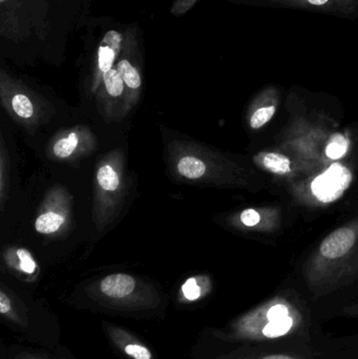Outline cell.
Masks as SVG:
<instances>
[{"label": "cell", "mask_w": 358, "mask_h": 359, "mask_svg": "<svg viewBox=\"0 0 358 359\" xmlns=\"http://www.w3.org/2000/svg\"><path fill=\"white\" fill-rule=\"evenodd\" d=\"M244 6L273 10L303 11L336 18L358 19V0H233Z\"/></svg>", "instance_id": "cell-1"}, {"label": "cell", "mask_w": 358, "mask_h": 359, "mask_svg": "<svg viewBox=\"0 0 358 359\" xmlns=\"http://www.w3.org/2000/svg\"><path fill=\"white\" fill-rule=\"evenodd\" d=\"M351 182L352 175L350 170L336 163L312 182L311 189L321 202L331 203L338 200L344 194Z\"/></svg>", "instance_id": "cell-2"}, {"label": "cell", "mask_w": 358, "mask_h": 359, "mask_svg": "<svg viewBox=\"0 0 358 359\" xmlns=\"http://www.w3.org/2000/svg\"><path fill=\"white\" fill-rule=\"evenodd\" d=\"M0 10L1 35L12 40L25 37V25H22L27 14L25 0H0Z\"/></svg>", "instance_id": "cell-3"}, {"label": "cell", "mask_w": 358, "mask_h": 359, "mask_svg": "<svg viewBox=\"0 0 358 359\" xmlns=\"http://www.w3.org/2000/svg\"><path fill=\"white\" fill-rule=\"evenodd\" d=\"M125 36L117 29H109L99 44L97 67L101 76L115 67L116 60L121 55Z\"/></svg>", "instance_id": "cell-4"}, {"label": "cell", "mask_w": 358, "mask_h": 359, "mask_svg": "<svg viewBox=\"0 0 358 359\" xmlns=\"http://www.w3.org/2000/svg\"><path fill=\"white\" fill-rule=\"evenodd\" d=\"M354 242V232L349 228H340V229L332 232L322 243V255L327 259H340L350 250Z\"/></svg>", "instance_id": "cell-5"}, {"label": "cell", "mask_w": 358, "mask_h": 359, "mask_svg": "<svg viewBox=\"0 0 358 359\" xmlns=\"http://www.w3.org/2000/svg\"><path fill=\"white\" fill-rule=\"evenodd\" d=\"M136 282L128 274H111L101 282V291L107 297H126L135 290Z\"/></svg>", "instance_id": "cell-6"}, {"label": "cell", "mask_w": 358, "mask_h": 359, "mask_svg": "<svg viewBox=\"0 0 358 359\" xmlns=\"http://www.w3.org/2000/svg\"><path fill=\"white\" fill-rule=\"evenodd\" d=\"M122 54L124 56L121 57V59H119L116 62L115 67L119 72L120 76L123 79L124 84L128 88H130V90H138L141 86V83H142L140 73H139L138 69L135 67L134 63L128 59V57H126L124 48H122Z\"/></svg>", "instance_id": "cell-7"}, {"label": "cell", "mask_w": 358, "mask_h": 359, "mask_svg": "<svg viewBox=\"0 0 358 359\" xmlns=\"http://www.w3.org/2000/svg\"><path fill=\"white\" fill-rule=\"evenodd\" d=\"M259 161L262 164L263 168H266L273 174L285 175L291 172L290 161L285 156L280 154L265 153L261 154Z\"/></svg>", "instance_id": "cell-8"}, {"label": "cell", "mask_w": 358, "mask_h": 359, "mask_svg": "<svg viewBox=\"0 0 358 359\" xmlns=\"http://www.w3.org/2000/svg\"><path fill=\"white\" fill-rule=\"evenodd\" d=\"M178 170L188 179L201 178L206 172V166L201 160L195 157H184L178 164Z\"/></svg>", "instance_id": "cell-9"}, {"label": "cell", "mask_w": 358, "mask_h": 359, "mask_svg": "<svg viewBox=\"0 0 358 359\" xmlns=\"http://www.w3.org/2000/svg\"><path fill=\"white\" fill-rule=\"evenodd\" d=\"M292 327H294V320L290 316H287V318L273 320V322L265 325L262 330V335L268 339L283 337L286 333L289 332Z\"/></svg>", "instance_id": "cell-10"}, {"label": "cell", "mask_w": 358, "mask_h": 359, "mask_svg": "<svg viewBox=\"0 0 358 359\" xmlns=\"http://www.w3.org/2000/svg\"><path fill=\"white\" fill-rule=\"evenodd\" d=\"M102 80L105 90L109 93V96L118 97L123 93L125 84L116 67L103 74Z\"/></svg>", "instance_id": "cell-11"}, {"label": "cell", "mask_w": 358, "mask_h": 359, "mask_svg": "<svg viewBox=\"0 0 358 359\" xmlns=\"http://www.w3.org/2000/svg\"><path fill=\"white\" fill-rule=\"evenodd\" d=\"M63 217L54 212L44 213L36 221V230L40 233H52L60 228L63 224Z\"/></svg>", "instance_id": "cell-12"}, {"label": "cell", "mask_w": 358, "mask_h": 359, "mask_svg": "<svg viewBox=\"0 0 358 359\" xmlns=\"http://www.w3.org/2000/svg\"><path fill=\"white\" fill-rule=\"evenodd\" d=\"M348 147V140L343 135L336 134L330 139L329 144L326 149V154L330 159H340L346 155Z\"/></svg>", "instance_id": "cell-13"}, {"label": "cell", "mask_w": 358, "mask_h": 359, "mask_svg": "<svg viewBox=\"0 0 358 359\" xmlns=\"http://www.w3.org/2000/svg\"><path fill=\"white\" fill-rule=\"evenodd\" d=\"M99 184L103 189L107 191H113L116 190L119 186V178L116 172H113L111 166L105 165L99 170L98 175H97Z\"/></svg>", "instance_id": "cell-14"}, {"label": "cell", "mask_w": 358, "mask_h": 359, "mask_svg": "<svg viewBox=\"0 0 358 359\" xmlns=\"http://www.w3.org/2000/svg\"><path fill=\"white\" fill-rule=\"evenodd\" d=\"M78 144L77 135L71 133L69 138L61 139L55 144L54 154L59 158H67L73 154Z\"/></svg>", "instance_id": "cell-15"}, {"label": "cell", "mask_w": 358, "mask_h": 359, "mask_svg": "<svg viewBox=\"0 0 358 359\" xmlns=\"http://www.w3.org/2000/svg\"><path fill=\"white\" fill-rule=\"evenodd\" d=\"M12 107L15 113H16L19 117L27 119V118L33 115V105H32L31 101H29V99L27 98L25 95H15L12 99Z\"/></svg>", "instance_id": "cell-16"}, {"label": "cell", "mask_w": 358, "mask_h": 359, "mask_svg": "<svg viewBox=\"0 0 358 359\" xmlns=\"http://www.w3.org/2000/svg\"><path fill=\"white\" fill-rule=\"evenodd\" d=\"M275 113V107H262V109H258L252 116V121H250L252 128H254V130L262 128L263 126H265L273 117Z\"/></svg>", "instance_id": "cell-17"}, {"label": "cell", "mask_w": 358, "mask_h": 359, "mask_svg": "<svg viewBox=\"0 0 358 359\" xmlns=\"http://www.w3.org/2000/svg\"><path fill=\"white\" fill-rule=\"evenodd\" d=\"M198 0H174L172 4V8H170V13L174 16H182V15L186 14L189 10L193 8Z\"/></svg>", "instance_id": "cell-18"}, {"label": "cell", "mask_w": 358, "mask_h": 359, "mask_svg": "<svg viewBox=\"0 0 358 359\" xmlns=\"http://www.w3.org/2000/svg\"><path fill=\"white\" fill-rule=\"evenodd\" d=\"M184 297L189 301H195L201 295V289L198 286L197 280L195 278H189L182 287Z\"/></svg>", "instance_id": "cell-19"}, {"label": "cell", "mask_w": 358, "mask_h": 359, "mask_svg": "<svg viewBox=\"0 0 358 359\" xmlns=\"http://www.w3.org/2000/svg\"><path fill=\"white\" fill-rule=\"evenodd\" d=\"M17 255H18L19 259H20L21 270L27 272V273H33L36 269V264L32 259L31 255L25 249H19L17 251Z\"/></svg>", "instance_id": "cell-20"}, {"label": "cell", "mask_w": 358, "mask_h": 359, "mask_svg": "<svg viewBox=\"0 0 358 359\" xmlns=\"http://www.w3.org/2000/svg\"><path fill=\"white\" fill-rule=\"evenodd\" d=\"M125 352L128 355L132 356L135 359H151V354L149 350L142 346L128 345L126 346Z\"/></svg>", "instance_id": "cell-21"}, {"label": "cell", "mask_w": 358, "mask_h": 359, "mask_svg": "<svg viewBox=\"0 0 358 359\" xmlns=\"http://www.w3.org/2000/svg\"><path fill=\"white\" fill-rule=\"evenodd\" d=\"M241 219L246 226H256L260 223V215L254 209H247L244 210L241 215Z\"/></svg>", "instance_id": "cell-22"}, {"label": "cell", "mask_w": 358, "mask_h": 359, "mask_svg": "<svg viewBox=\"0 0 358 359\" xmlns=\"http://www.w3.org/2000/svg\"><path fill=\"white\" fill-rule=\"evenodd\" d=\"M11 310V302L4 292H0V312L2 314L8 313Z\"/></svg>", "instance_id": "cell-23"}, {"label": "cell", "mask_w": 358, "mask_h": 359, "mask_svg": "<svg viewBox=\"0 0 358 359\" xmlns=\"http://www.w3.org/2000/svg\"><path fill=\"white\" fill-rule=\"evenodd\" d=\"M263 359H294V358H290V356H287V355H270V356H267V358H265Z\"/></svg>", "instance_id": "cell-24"}]
</instances>
